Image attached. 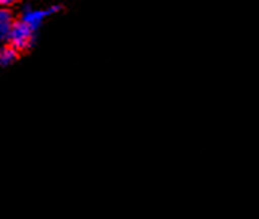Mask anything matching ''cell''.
<instances>
[{"label": "cell", "mask_w": 259, "mask_h": 219, "mask_svg": "<svg viewBox=\"0 0 259 219\" xmlns=\"http://www.w3.org/2000/svg\"><path fill=\"white\" fill-rule=\"evenodd\" d=\"M36 37H37V33L33 31L27 24H24L22 21L17 18V21L14 22L11 36H9V40L6 45L12 46L14 49H17L21 54V52H25L34 46Z\"/></svg>", "instance_id": "obj_1"}, {"label": "cell", "mask_w": 259, "mask_h": 219, "mask_svg": "<svg viewBox=\"0 0 259 219\" xmlns=\"http://www.w3.org/2000/svg\"><path fill=\"white\" fill-rule=\"evenodd\" d=\"M61 9H62V5H52V6H49L48 9H34V8H31L30 5H25V6L21 8L18 20L22 21L24 24H27L33 31L39 33L40 27H41V24L45 22V20H46L49 15L58 14Z\"/></svg>", "instance_id": "obj_2"}, {"label": "cell", "mask_w": 259, "mask_h": 219, "mask_svg": "<svg viewBox=\"0 0 259 219\" xmlns=\"http://www.w3.org/2000/svg\"><path fill=\"white\" fill-rule=\"evenodd\" d=\"M15 21L14 12L9 8H0V43H8Z\"/></svg>", "instance_id": "obj_3"}, {"label": "cell", "mask_w": 259, "mask_h": 219, "mask_svg": "<svg viewBox=\"0 0 259 219\" xmlns=\"http://www.w3.org/2000/svg\"><path fill=\"white\" fill-rule=\"evenodd\" d=\"M18 58H20V52L17 49H14L9 45L0 46V68H6L12 65Z\"/></svg>", "instance_id": "obj_4"}, {"label": "cell", "mask_w": 259, "mask_h": 219, "mask_svg": "<svg viewBox=\"0 0 259 219\" xmlns=\"http://www.w3.org/2000/svg\"><path fill=\"white\" fill-rule=\"evenodd\" d=\"M15 2L14 0H0V8H9V6H14Z\"/></svg>", "instance_id": "obj_5"}]
</instances>
